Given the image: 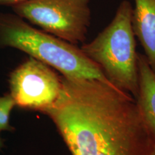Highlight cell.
Here are the masks:
<instances>
[{
	"instance_id": "cell-2",
	"label": "cell",
	"mask_w": 155,
	"mask_h": 155,
	"mask_svg": "<svg viewBox=\"0 0 155 155\" xmlns=\"http://www.w3.org/2000/svg\"><path fill=\"white\" fill-rule=\"evenodd\" d=\"M0 48L21 50L68 78L111 83L81 48L34 28L15 13L0 12Z\"/></svg>"
},
{
	"instance_id": "cell-3",
	"label": "cell",
	"mask_w": 155,
	"mask_h": 155,
	"mask_svg": "<svg viewBox=\"0 0 155 155\" xmlns=\"http://www.w3.org/2000/svg\"><path fill=\"white\" fill-rule=\"evenodd\" d=\"M132 8L129 1L121 2L109 25L81 49L114 86L137 99L138 53L131 25Z\"/></svg>"
},
{
	"instance_id": "cell-1",
	"label": "cell",
	"mask_w": 155,
	"mask_h": 155,
	"mask_svg": "<svg viewBox=\"0 0 155 155\" xmlns=\"http://www.w3.org/2000/svg\"><path fill=\"white\" fill-rule=\"evenodd\" d=\"M61 79L59 98L44 114L71 154H153L155 139L131 94L96 79Z\"/></svg>"
},
{
	"instance_id": "cell-5",
	"label": "cell",
	"mask_w": 155,
	"mask_h": 155,
	"mask_svg": "<svg viewBox=\"0 0 155 155\" xmlns=\"http://www.w3.org/2000/svg\"><path fill=\"white\" fill-rule=\"evenodd\" d=\"M9 84L16 106L43 114L57 101L63 86L53 68L31 56L13 70Z\"/></svg>"
},
{
	"instance_id": "cell-8",
	"label": "cell",
	"mask_w": 155,
	"mask_h": 155,
	"mask_svg": "<svg viewBox=\"0 0 155 155\" xmlns=\"http://www.w3.org/2000/svg\"><path fill=\"white\" fill-rule=\"evenodd\" d=\"M15 106L16 104L10 94L0 97V131L14 130V127L9 124V117Z\"/></svg>"
},
{
	"instance_id": "cell-11",
	"label": "cell",
	"mask_w": 155,
	"mask_h": 155,
	"mask_svg": "<svg viewBox=\"0 0 155 155\" xmlns=\"http://www.w3.org/2000/svg\"><path fill=\"white\" fill-rule=\"evenodd\" d=\"M152 155H155V150H154V152H153V154Z\"/></svg>"
},
{
	"instance_id": "cell-9",
	"label": "cell",
	"mask_w": 155,
	"mask_h": 155,
	"mask_svg": "<svg viewBox=\"0 0 155 155\" xmlns=\"http://www.w3.org/2000/svg\"><path fill=\"white\" fill-rule=\"evenodd\" d=\"M27 0H0V6H6V7H14L19 4L24 2Z\"/></svg>"
},
{
	"instance_id": "cell-10",
	"label": "cell",
	"mask_w": 155,
	"mask_h": 155,
	"mask_svg": "<svg viewBox=\"0 0 155 155\" xmlns=\"http://www.w3.org/2000/svg\"><path fill=\"white\" fill-rule=\"evenodd\" d=\"M3 147H4V142H3L2 139L1 137H0V151L2 150V149Z\"/></svg>"
},
{
	"instance_id": "cell-6",
	"label": "cell",
	"mask_w": 155,
	"mask_h": 155,
	"mask_svg": "<svg viewBox=\"0 0 155 155\" xmlns=\"http://www.w3.org/2000/svg\"><path fill=\"white\" fill-rule=\"evenodd\" d=\"M131 25L134 35L155 73V0H134Z\"/></svg>"
},
{
	"instance_id": "cell-4",
	"label": "cell",
	"mask_w": 155,
	"mask_h": 155,
	"mask_svg": "<svg viewBox=\"0 0 155 155\" xmlns=\"http://www.w3.org/2000/svg\"><path fill=\"white\" fill-rule=\"evenodd\" d=\"M91 0H27L13 13L44 32L77 45L83 42L91 23Z\"/></svg>"
},
{
	"instance_id": "cell-7",
	"label": "cell",
	"mask_w": 155,
	"mask_h": 155,
	"mask_svg": "<svg viewBox=\"0 0 155 155\" xmlns=\"http://www.w3.org/2000/svg\"><path fill=\"white\" fill-rule=\"evenodd\" d=\"M139 92L136 101L141 115L155 139V73L146 56L138 54Z\"/></svg>"
}]
</instances>
